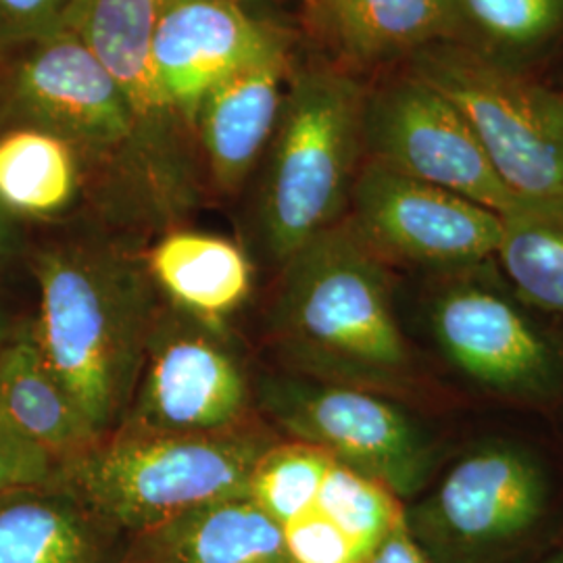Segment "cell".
Here are the masks:
<instances>
[{"label":"cell","mask_w":563,"mask_h":563,"mask_svg":"<svg viewBox=\"0 0 563 563\" xmlns=\"http://www.w3.org/2000/svg\"><path fill=\"white\" fill-rule=\"evenodd\" d=\"M42 357L99 439L123 422L162 309L144 263L111 244L67 242L34 257Z\"/></svg>","instance_id":"obj_1"},{"label":"cell","mask_w":563,"mask_h":563,"mask_svg":"<svg viewBox=\"0 0 563 563\" xmlns=\"http://www.w3.org/2000/svg\"><path fill=\"white\" fill-rule=\"evenodd\" d=\"M142 263L165 301L223 334L228 318L253 288L246 251L239 242L209 232L167 230Z\"/></svg>","instance_id":"obj_18"},{"label":"cell","mask_w":563,"mask_h":563,"mask_svg":"<svg viewBox=\"0 0 563 563\" xmlns=\"http://www.w3.org/2000/svg\"><path fill=\"white\" fill-rule=\"evenodd\" d=\"M7 339H9V328H7V322H4V318L0 313V346L7 342Z\"/></svg>","instance_id":"obj_31"},{"label":"cell","mask_w":563,"mask_h":563,"mask_svg":"<svg viewBox=\"0 0 563 563\" xmlns=\"http://www.w3.org/2000/svg\"><path fill=\"white\" fill-rule=\"evenodd\" d=\"M292 42L213 88L197 111L202 165L222 195L239 192L265 155L292 80Z\"/></svg>","instance_id":"obj_15"},{"label":"cell","mask_w":563,"mask_h":563,"mask_svg":"<svg viewBox=\"0 0 563 563\" xmlns=\"http://www.w3.org/2000/svg\"><path fill=\"white\" fill-rule=\"evenodd\" d=\"M74 0H0V48L48 38L63 30Z\"/></svg>","instance_id":"obj_28"},{"label":"cell","mask_w":563,"mask_h":563,"mask_svg":"<svg viewBox=\"0 0 563 563\" xmlns=\"http://www.w3.org/2000/svg\"><path fill=\"white\" fill-rule=\"evenodd\" d=\"M543 467L514 446H486L455 463L405 522L432 563H497L539 526Z\"/></svg>","instance_id":"obj_9"},{"label":"cell","mask_w":563,"mask_h":563,"mask_svg":"<svg viewBox=\"0 0 563 563\" xmlns=\"http://www.w3.org/2000/svg\"><path fill=\"white\" fill-rule=\"evenodd\" d=\"M290 42L288 30L255 20L242 0H163L153 63L167 101L195 132L213 88Z\"/></svg>","instance_id":"obj_13"},{"label":"cell","mask_w":563,"mask_h":563,"mask_svg":"<svg viewBox=\"0 0 563 563\" xmlns=\"http://www.w3.org/2000/svg\"><path fill=\"white\" fill-rule=\"evenodd\" d=\"M330 463L332 457L311 444L280 439L255 465L249 497L286 526L313 507Z\"/></svg>","instance_id":"obj_25"},{"label":"cell","mask_w":563,"mask_h":563,"mask_svg":"<svg viewBox=\"0 0 563 563\" xmlns=\"http://www.w3.org/2000/svg\"><path fill=\"white\" fill-rule=\"evenodd\" d=\"M495 255L523 301L563 313V205L523 202L504 216Z\"/></svg>","instance_id":"obj_22"},{"label":"cell","mask_w":563,"mask_h":563,"mask_svg":"<svg viewBox=\"0 0 563 563\" xmlns=\"http://www.w3.org/2000/svg\"><path fill=\"white\" fill-rule=\"evenodd\" d=\"M470 46L495 59L528 55L563 32V0H451ZM460 41V42H462Z\"/></svg>","instance_id":"obj_23"},{"label":"cell","mask_w":563,"mask_h":563,"mask_svg":"<svg viewBox=\"0 0 563 563\" xmlns=\"http://www.w3.org/2000/svg\"><path fill=\"white\" fill-rule=\"evenodd\" d=\"M363 144L369 162L441 186L499 216L523 205L488 162L457 104L411 71L367 90Z\"/></svg>","instance_id":"obj_10"},{"label":"cell","mask_w":563,"mask_h":563,"mask_svg":"<svg viewBox=\"0 0 563 563\" xmlns=\"http://www.w3.org/2000/svg\"><path fill=\"white\" fill-rule=\"evenodd\" d=\"M163 0H74L63 30L78 36L115 81L134 125L128 205L142 222L169 225L199 199L197 136L169 104L153 63ZM199 146V144H197Z\"/></svg>","instance_id":"obj_5"},{"label":"cell","mask_w":563,"mask_h":563,"mask_svg":"<svg viewBox=\"0 0 563 563\" xmlns=\"http://www.w3.org/2000/svg\"><path fill=\"white\" fill-rule=\"evenodd\" d=\"M309 13L344 59L378 65L430 44L462 41L451 0H307Z\"/></svg>","instance_id":"obj_19"},{"label":"cell","mask_w":563,"mask_h":563,"mask_svg":"<svg viewBox=\"0 0 563 563\" xmlns=\"http://www.w3.org/2000/svg\"><path fill=\"white\" fill-rule=\"evenodd\" d=\"M84 188L76 146L38 125L21 123L0 134V207L20 220H55Z\"/></svg>","instance_id":"obj_21"},{"label":"cell","mask_w":563,"mask_h":563,"mask_svg":"<svg viewBox=\"0 0 563 563\" xmlns=\"http://www.w3.org/2000/svg\"><path fill=\"white\" fill-rule=\"evenodd\" d=\"M365 99L367 90L341 69L292 76L257 201L263 251L278 267L349 216L365 155Z\"/></svg>","instance_id":"obj_3"},{"label":"cell","mask_w":563,"mask_h":563,"mask_svg":"<svg viewBox=\"0 0 563 563\" xmlns=\"http://www.w3.org/2000/svg\"><path fill=\"white\" fill-rule=\"evenodd\" d=\"M255 386L225 334L162 305L141 380L113 434L188 437L251 422Z\"/></svg>","instance_id":"obj_8"},{"label":"cell","mask_w":563,"mask_h":563,"mask_svg":"<svg viewBox=\"0 0 563 563\" xmlns=\"http://www.w3.org/2000/svg\"><path fill=\"white\" fill-rule=\"evenodd\" d=\"M125 544L57 481L0 497V563H121Z\"/></svg>","instance_id":"obj_16"},{"label":"cell","mask_w":563,"mask_h":563,"mask_svg":"<svg viewBox=\"0 0 563 563\" xmlns=\"http://www.w3.org/2000/svg\"><path fill=\"white\" fill-rule=\"evenodd\" d=\"M409 63L457 104L518 199L563 205V95L465 42L430 44Z\"/></svg>","instance_id":"obj_6"},{"label":"cell","mask_w":563,"mask_h":563,"mask_svg":"<svg viewBox=\"0 0 563 563\" xmlns=\"http://www.w3.org/2000/svg\"><path fill=\"white\" fill-rule=\"evenodd\" d=\"M269 330L292 374L372 393H399L413 360L397 322L388 262L349 216L280 265Z\"/></svg>","instance_id":"obj_2"},{"label":"cell","mask_w":563,"mask_h":563,"mask_svg":"<svg viewBox=\"0 0 563 563\" xmlns=\"http://www.w3.org/2000/svg\"><path fill=\"white\" fill-rule=\"evenodd\" d=\"M313 509L372 558L405 507L383 484L332 460Z\"/></svg>","instance_id":"obj_24"},{"label":"cell","mask_w":563,"mask_h":563,"mask_svg":"<svg viewBox=\"0 0 563 563\" xmlns=\"http://www.w3.org/2000/svg\"><path fill=\"white\" fill-rule=\"evenodd\" d=\"M9 80V107L21 123L71 142L81 162L101 165L128 195L134 174V125L99 59L67 30L23 44Z\"/></svg>","instance_id":"obj_11"},{"label":"cell","mask_w":563,"mask_h":563,"mask_svg":"<svg viewBox=\"0 0 563 563\" xmlns=\"http://www.w3.org/2000/svg\"><path fill=\"white\" fill-rule=\"evenodd\" d=\"M0 411L59 463L101 441L48 369L32 325L0 346Z\"/></svg>","instance_id":"obj_20"},{"label":"cell","mask_w":563,"mask_h":563,"mask_svg":"<svg viewBox=\"0 0 563 563\" xmlns=\"http://www.w3.org/2000/svg\"><path fill=\"white\" fill-rule=\"evenodd\" d=\"M255 405L288 441L311 444L399 501L422 490L434 453L422 428L380 393L320 383L299 374L265 376Z\"/></svg>","instance_id":"obj_7"},{"label":"cell","mask_w":563,"mask_h":563,"mask_svg":"<svg viewBox=\"0 0 563 563\" xmlns=\"http://www.w3.org/2000/svg\"><path fill=\"white\" fill-rule=\"evenodd\" d=\"M549 563H563V553L562 555H558V558H555V560H551V562Z\"/></svg>","instance_id":"obj_32"},{"label":"cell","mask_w":563,"mask_h":563,"mask_svg":"<svg viewBox=\"0 0 563 563\" xmlns=\"http://www.w3.org/2000/svg\"><path fill=\"white\" fill-rule=\"evenodd\" d=\"M121 563L292 562L280 523L241 495L130 534Z\"/></svg>","instance_id":"obj_17"},{"label":"cell","mask_w":563,"mask_h":563,"mask_svg":"<svg viewBox=\"0 0 563 563\" xmlns=\"http://www.w3.org/2000/svg\"><path fill=\"white\" fill-rule=\"evenodd\" d=\"M292 563H367L369 558L313 507L282 526Z\"/></svg>","instance_id":"obj_26"},{"label":"cell","mask_w":563,"mask_h":563,"mask_svg":"<svg viewBox=\"0 0 563 563\" xmlns=\"http://www.w3.org/2000/svg\"><path fill=\"white\" fill-rule=\"evenodd\" d=\"M432 325L444 355L497 393H543L555 376V357L543 334L490 288H449L432 309Z\"/></svg>","instance_id":"obj_14"},{"label":"cell","mask_w":563,"mask_h":563,"mask_svg":"<svg viewBox=\"0 0 563 563\" xmlns=\"http://www.w3.org/2000/svg\"><path fill=\"white\" fill-rule=\"evenodd\" d=\"M278 441L255 420L211 434H111L59 463L55 481L130 537L202 505L249 495L255 465Z\"/></svg>","instance_id":"obj_4"},{"label":"cell","mask_w":563,"mask_h":563,"mask_svg":"<svg viewBox=\"0 0 563 563\" xmlns=\"http://www.w3.org/2000/svg\"><path fill=\"white\" fill-rule=\"evenodd\" d=\"M21 246L20 222L0 207V262L13 257Z\"/></svg>","instance_id":"obj_30"},{"label":"cell","mask_w":563,"mask_h":563,"mask_svg":"<svg viewBox=\"0 0 563 563\" xmlns=\"http://www.w3.org/2000/svg\"><path fill=\"white\" fill-rule=\"evenodd\" d=\"M59 462L30 441L0 411V497L21 488L51 484L57 478Z\"/></svg>","instance_id":"obj_27"},{"label":"cell","mask_w":563,"mask_h":563,"mask_svg":"<svg viewBox=\"0 0 563 563\" xmlns=\"http://www.w3.org/2000/svg\"><path fill=\"white\" fill-rule=\"evenodd\" d=\"M349 220L386 262L476 265L497 253L504 216L380 163H363Z\"/></svg>","instance_id":"obj_12"},{"label":"cell","mask_w":563,"mask_h":563,"mask_svg":"<svg viewBox=\"0 0 563 563\" xmlns=\"http://www.w3.org/2000/svg\"><path fill=\"white\" fill-rule=\"evenodd\" d=\"M367 563H432L423 553L422 547L411 537L405 522V509L401 518L386 532V537L376 547Z\"/></svg>","instance_id":"obj_29"}]
</instances>
